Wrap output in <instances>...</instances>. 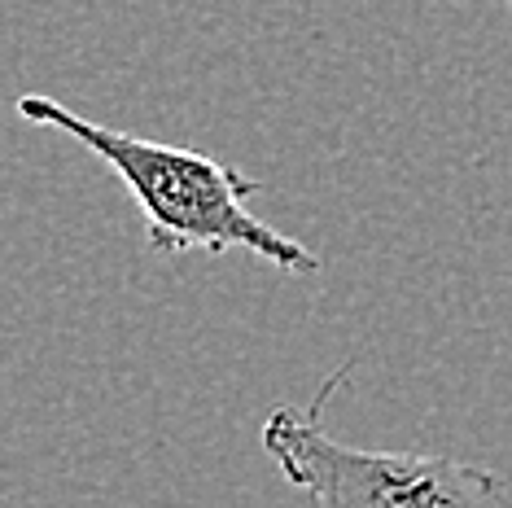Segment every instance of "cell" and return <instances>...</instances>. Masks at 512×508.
<instances>
[{
    "instance_id": "obj_1",
    "label": "cell",
    "mask_w": 512,
    "mask_h": 508,
    "mask_svg": "<svg viewBox=\"0 0 512 508\" xmlns=\"http://www.w3.org/2000/svg\"><path fill=\"white\" fill-rule=\"evenodd\" d=\"M18 114L36 127H57L88 154H97L123 180L127 198L145 215V237L158 254H228L246 250L272 268L311 276L320 272V254L285 237L267 219L250 211V198L263 193V180L241 176L202 149L162 145L149 136H132L119 127L92 123L53 97H18Z\"/></svg>"
},
{
    "instance_id": "obj_2",
    "label": "cell",
    "mask_w": 512,
    "mask_h": 508,
    "mask_svg": "<svg viewBox=\"0 0 512 508\" xmlns=\"http://www.w3.org/2000/svg\"><path fill=\"white\" fill-rule=\"evenodd\" d=\"M351 368H337L307 412L272 408L263 421V452L289 487L316 508H504V478L482 465L416 452H364L324 430V408Z\"/></svg>"
}]
</instances>
